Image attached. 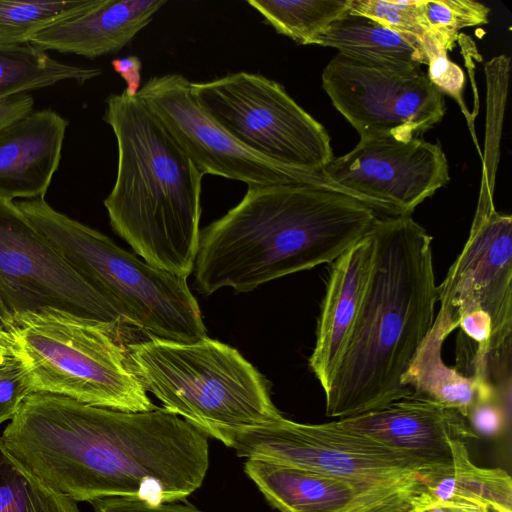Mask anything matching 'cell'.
Returning <instances> with one entry per match:
<instances>
[{
    "mask_svg": "<svg viewBox=\"0 0 512 512\" xmlns=\"http://www.w3.org/2000/svg\"><path fill=\"white\" fill-rule=\"evenodd\" d=\"M322 173L385 217L410 216L450 180L440 143L422 138L361 137L350 152L333 158Z\"/></svg>",
    "mask_w": 512,
    "mask_h": 512,
    "instance_id": "14",
    "label": "cell"
},
{
    "mask_svg": "<svg viewBox=\"0 0 512 512\" xmlns=\"http://www.w3.org/2000/svg\"><path fill=\"white\" fill-rule=\"evenodd\" d=\"M330 424L415 460L429 478L451 468L453 441L477 438L457 410L414 396Z\"/></svg>",
    "mask_w": 512,
    "mask_h": 512,
    "instance_id": "15",
    "label": "cell"
},
{
    "mask_svg": "<svg viewBox=\"0 0 512 512\" xmlns=\"http://www.w3.org/2000/svg\"><path fill=\"white\" fill-rule=\"evenodd\" d=\"M111 66L126 83L124 90L130 96H136L140 90L142 64L137 56L129 55L112 60Z\"/></svg>",
    "mask_w": 512,
    "mask_h": 512,
    "instance_id": "34",
    "label": "cell"
},
{
    "mask_svg": "<svg viewBox=\"0 0 512 512\" xmlns=\"http://www.w3.org/2000/svg\"><path fill=\"white\" fill-rule=\"evenodd\" d=\"M197 104L239 143L277 164L321 172L334 158L324 126L276 81L236 72L191 82Z\"/></svg>",
    "mask_w": 512,
    "mask_h": 512,
    "instance_id": "9",
    "label": "cell"
},
{
    "mask_svg": "<svg viewBox=\"0 0 512 512\" xmlns=\"http://www.w3.org/2000/svg\"><path fill=\"white\" fill-rule=\"evenodd\" d=\"M405 512H505L496 506L465 497L435 498L422 489L410 500Z\"/></svg>",
    "mask_w": 512,
    "mask_h": 512,
    "instance_id": "31",
    "label": "cell"
},
{
    "mask_svg": "<svg viewBox=\"0 0 512 512\" xmlns=\"http://www.w3.org/2000/svg\"><path fill=\"white\" fill-rule=\"evenodd\" d=\"M321 78L332 104L360 138H419L440 122L446 111L443 93L421 69L374 67L338 53Z\"/></svg>",
    "mask_w": 512,
    "mask_h": 512,
    "instance_id": "12",
    "label": "cell"
},
{
    "mask_svg": "<svg viewBox=\"0 0 512 512\" xmlns=\"http://www.w3.org/2000/svg\"><path fill=\"white\" fill-rule=\"evenodd\" d=\"M15 342L12 335L3 328H0V364L7 358L13 356Z\"/></svg>",
    "mask_w": 512,
    "mask_h": 512,
    "instance_id": "36",
    "label": "cell"
},
{
    "mask_svg": "<svg viewBox=\"0 0 512 512\" xmlns=\"http://www.w3.org/2000/svg\"><path fill=\"white\" fill-rule=\"evenodd\" d=\"M438 301V313L460 329L454 367L498 390L511 388L512 217L493 202H478Z\"/></svg>",
    "mask_w": 512,
    "mask_h": 512,
    "instance_id": "7",
    "label": "cell"
},
{
    "mask_svg": "<svg viewBox=\"0 0 512 512\" xmlns=\"http://www.w3.org/2000/svg\"><path fill=\"white\" fill-rule=\"evenodd\" d=\"M422 0H349L348 11L369 17L388 28L417 38L427 56L441 49L426 29Z\"/></svg>",
    "mask_w": 512,
    "mask_h": 512,
    "instance_id": "27",
    "label": "cell"
},
{
    "mask_svg": "<svg viewBox=\"0 0 512 512\" xmlns=\"http://www.w3.org/2000/svg\"><path fill=\"white\" fill-rule=\"evenodd\" d=\"M166 0H97L85 12L34 36L43 51L97 58L120 51L153 19Z\"/></svg>",
    "mask_w": 512,
    "mask_h": 512,
    "instance_id": "18",
    "label": "cell"
},
{
    "mask_svg": "<svg viewBox=\"0 0 512 512\" xmlns=\"http://www.w3.org/2000/svg\"><path fill=\"white\" fill-rule=\"evenodd\" d=\"M68 122L31 111L0 130V198L44 197L58 169Z\"/></svg>",
    "mask_w": 512,
    "mask_h": 512,
    "instance_id": "16",
    "label": "cell"
},
{
    "mask_svg": "<svg viewBox=\"0 0 512 512\" xmlns=\"http://www.w3.org/2000/svg\"><path fill=\"white\" fill-rule=\"evenodd\" d=\"M31 95L21 94L0 102V130L33 110Z\"/></svg>",
    "mask_w": 512,
    "mask_h": 512,
    "instance_id": "35",
    "label": "cell"
},
{
    "mask_svg": "<svg viewBox=\"0 0 512 512\" xmlns=\"http://www.w3.org/2000/svg\"><path fill=\"white\" fill-rule=\"evenodd\" d=\"M137 96L203 175L241 181L248 187L335 184L322 171L283 166L243 146L197 104L191 93V82L180 74L150 78Z\"/></svg>",
    "mask_w": 512,
    "mask_h": 512,
    "instance_id": "13",
    "label": "cell"
},
{
    "mask_svg": "<svg viewBox=\"0 0 512 512\" xmlns=\"http://www.w3.org/2000/svg\"><path fill=\"white\" fill-rule=\"evenodd\" d=\"M30 223L146 338L195 343L207 337L187 278L158 269L110 238L52 208L44 197L15 202Z\"/></svg>",
    "mask_w": 512,
    "mask_h": 512,
    "instance_id": "6",
    "label": "cell"
},
{
    "mask_svg": "<svg viewBox=\"0 0 512 512\" xmlns=\"http://www.w3.org/2000/svg\"><path fill=\"white\" fill-rule=\"evenodd\" d=\"M179 502L151 504L126 498H105L90 504L94 512H204L191 504Z\"/></svg>",
    "mask_w": 512,
    "mask_h": 512,
    "instance_id": "33",
    "label": "cell"
},
{
    "mask_svg": "<svg viewBox=\"0 0 512 512\" xmlns=\"http://www.w3.org/2000/svg\"><path fill=\"white\" fill-rule=\"evenodd\" d=\"M453 331L449 320L437 313L429 334L403 377V384L412 392L411 396L455 409L467 419L477 404L500 394H511V390H497L444 362L443 345Z\"/></svg>",
    "mask_w": 512,
    "mask_h": 512,
    "instance_id": "20",
    "label": "cell"
},
{
    "mask_svg": "<svg viewBox=\"0 0 512 512\" xmlns=\"http://www.w3.org/2000/svg\"><path fill=\"white\" fill-rule=\"evenodd\" d=\"M446 51H440L428 58V78L442 93H446L457 101L463 113L470 120L463 99L465 76L462 69L453 63Z\"/></svg>",
    "mask_w": 512,
    "mask_h": 512,
    "instance_id": "30",
    "label": "cell"
},
{
    "mask_svg": "<svg viewBox=\"0 0 512 512\" xmlns=\"http://www.w3.org/2000/svg\"><path fill=\"white\" fill-rule=\"evenodd\" d=\"M371 234L374 257L363 300L324 390L331 418L411 396L403 377L435 319L432 237L411 215L379 218Z\"/></svg>",
    "mask_w": 512,
    "mask_h": 512,
    "instance_id": "3",
    "label": "cell"
},
{
    "mask_svg": "<svg viewBox=\"0 0 512 512\" xmlns=\"http://www.w3.org/2000/svg\"><path fill=\"white\" fill-rule=\"evenodd\" d=\"M510 399V394H500L492 400L477 404L469 413V419L474 430L485 436L499 434L506 423L505 407L502 400Z\"/></svg>",
    "mask_w": 512,
    "mask_h": 512,
    "instance_id": "32",
    "label": "cell"
},
{
    "mask_svg": "<svg viewBox=\"0 0 512 512\" xmlns=\"http://www.w3.org/2000/svg\"><path fill=\"white\" fill-rule=\"evenodd\" d=\"M423 485L419 477L373 485L343 512H405Z\"/></svg>",
    "mask_w": 512,
    "mask_h": 512,
    "instance_id": "28",
    "label": "cell"
},
{
    "mask_svg": "<svg viewBox=\"0 0 512 512\" xmlns=\"http://www.w3.org/2000/svg\"><path fill=\"white\" fill-rule=\"evenodd\" d=\"M424 23L436 44L448 52L466 27L487 24L490 9L473 0H422Z\"/></svg>",
    "mask_w": 512,
    "mask_h": 512,
    "instance_id": "26",
    "label": "cell"
},
{
    "mask_svg": "<svg viewBox=\"0 0 512 512\" xmlns=\"http://www.w3.org/2000/svg\"><path fill=\"white\" fill-rule=\"evenodd\" d=\"M0 298L13 313L46 308L133 331L120 309L84 280L30 223L0 198Z\"/></svg>",
    "mask_w": 512,
    "mask_h": 512,
    "instance_id": "10",
    "label": "cell"
},
{
    "mask_svg": "<svg viewBox=\"0 0 512 512\" xmlns=\"http://www.w3.org/2000/svg\"><path fill=\"white\" fill-rule=\"evenodd\" d=\"M0 437L31 472L76 502L183 501L209 467L208 437L163 408L125 412L33 392Z\"/></svg>",
    "mask_w": 512,
    "mask_h": 512,
    "instance_id": "1",
    "label": "cell"
},
{
    "mask_svg": "<svg viewBox=\"0 0 512 512\" xmlns=\"http://www.w3.org/2000/svg\"><path fill=\"white\" fill-rule=\"evenodd\" d=\"M238 457L259 459L348 478L385 483L430 472L415 460L328 423L303 424L284 418L235 433Z\"/></svg>",
    "mask_w": 512,
    "mask_h": 512,
    "instance_id": "11",
    "label": "cell"
},
{
    "mask_svg": "<svg viewBox=\"0 0 512 512\" xmlns=\"http://www.w3.org/2000/svg\"><path fill=\"white\" fill-rule=\"evenodd\" d=\"M0 512H80L77 502L31 472L0 437Z\"/></svg>",
    "mask_w": 512,
    "mask_h": 512,
    "instance_id": "23",
    "label": "cell"
},
{
    "mask_svg": "<svg viewBox=\"0 0 512 512\" xmlns=\"http://www.w3.org/2000/svg\"><path fill=\"white\" fill-rule=\"evenodd\" d=\"M308 44L333 47L354 61L390 70L414 71L421 69V65H428V56L420 40L349 11Z\"/></svg>",
    "mask_w": 512,
    "mask_h": 512,
    "instance_id": "21",
    "label": "cell"
},
{
    "mask_svg": "<svg viewBox=\"0 0 512 512\" xmlns=\"http://www.w3.org/2000/svg\"><path fill=\"white\" fill-rule=\"evenodd\" d=\"M104 120L118 148L104 200L111 227L146 263L187 278L199 243L203 174L137 95L111 94Z\"/></svg>",
    "mask_w": 512,
    "mask_h": 512,
    "instance_id": "4",
    "label": "cell"
},
{
    "mask_svg": "<svg viewBox=\"0 0 512 512\" xmlns=\"http://www.w3.org/2000/svg\"><path fill=\"white\" fill-rule=\"evenodd\" d=\"M101 72L60 62L30 43L0 44V102L65 80L82 84Z\"/></svg>",
    "mask_w": 512,
    "mask_h": 512,
    "instance_id": "22",
    "label": "cell"
},
{
    "mask_svg": "<svg viewBox=\"0 0 512 512\" xmlns=\"http://www.w3.org/2000/svg\"><path fill=\"white\" fill-rule=\"evenodd\" d=\"M378 214L336 185L252 186L199 235L197 288L249 292L274 279L332 263L371 232Z\"/></svg>",
    "mask_w": 512,
    "mask_h": 512,
    "instance_id": "2",
    "label": "cell"
},
{
    "mask_svg": "<svg viewBox=\"0 0 512 512\" xmlns=\"http://www.w3.org/2000/svg\"><path fill=\"white\" fill-rule=\"evenodd\" d=\"M11 313L7 310L0 298V328L5 329L10 322Z\"/></svg>",
    "mask_w": 512,
    "mask_h": 512,
    "instance_id": "37",
    "label": "cell"
},
{
    "mask_svg": "<svg viewBox=\"0 0 512 512\" xmlns=\"http://www.w3.org/2000/svg\"><path fill=\"white\" fill-rule=\"evenodd\" d=\"M280 34L299 44L309 41L348 11L349 0H249Z\"/></svg>",
    "mask_w": 512,
    "mask_h": 512,
    "instance_id": "24",
    "label": "cell"
},
{
    "mask_svg": "<svg viewBox=\"0 0 512 512\" xmlns=\"http://www.w3.org/2000/svg\"><path fill=\"white\" fill-rule=\"evenodd\" d=\"M33 393L27 371L16 356L0 364V425L12 420L24 399Z\"/></svg>",
    "mask_w": 512,
    "mask_h": 512,
    "instance_id": "29",
    "label": "cell"
},
{
    "mask_svg": "<svg viewBox=\"0 0 512 512\" xmlns=\"http://www.w3.org/2000/svg\"><path fill=\"white\" fill-rule=\"evenodd\" d=\"M97 0H0V44H26L41 31L79 15Z\"/></svg>",
    "mask_w": 512,
    "mask_h": 512,
    "instance_id": "25",
    "label": "cell"
},
{
    "mask_svg": "<svg viewBox=\"0 0 512 512\" xmlns=\"http://www.w3.org/2000/svg\"><path fill=\"white\" fill-rule=\"evenodd\" d=\"M126 363L165 411L229 448L238 431L282 417L263 375L220 341L146 338L126 344Z\"/></svg>",
    "mask_w": 512,
    "mask_h": 512,
    "instance_id": "5",
    "label": "cell"
},
{
    "mask_svg": "<svg viewBox=\"0 0 512 512\" xmlns=\"http://www.w3.org/2000/svg\"><path fill=\"white\" fill-rule=\"evenodd\" d=\"M372 231V230H371ZM371 232L347 249L329 272L309 366L325 390L356 321L372 269Z\"/></svg>",
    "mask_w": 512,
    "mask_h": 512,
    "instance_id": "17",
    "label": "cell"
},
{
    "mask_svg": "<svg viewBox=\"0 0 512 512\" xmlns=\"http://www.w3.org/2000/svg\"><path fill=\"white\" fill-rule=\"evenodd\" d=\"M244 472L280 512H343L361 493L380 484L259 459H247Z\"/></svg>",
    "mask_w": 512,
    "mask_h": 512,
    "instance_id": "19",
    "label": "cell"
},
{
    "mask_svg": "<svg viewBox=\"0 0 512 512\" xmlns=\"http://www.w3.org/2000/svg\"><path fill=\"white\" fill-rule=\"evenodd\" d=\"M5 330L33 392L125 412L157 408L126 363L132 332L55 308L13 313Z\"/></svg>",
    "mask_w": 512,
    "mask_h": 512,
    "instance_id": "8",
    "label": "cell"
}]
</instances>
